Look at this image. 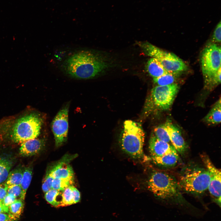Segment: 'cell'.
Instances as JSON below:
<instances>
[{
    "label": "cell",
    "mask_w": 221,
    "mask_h": 221,
    "mask_svg": "<svg viewBox=\"0 0 221 221\" xmlns=\"http://www.w3.org/2000/svg\"><path fill=\"white\" fill-rule=\"evenodd\" d=\"M42 124V117L34 112L3 118L0 121V138H8L14 142L21 143L37 138Z\"/></svg>",
    "instance_id": "cell-1"
},
{
    "label": "cell",
    "mask_w": 221,
    "mask_h": 221,
    "mask_svg": "<svg viewBox=\"0 0 221 221\" xmlns=\"http://www.w3.org/2000/svg\"><path fill=\"white\" fill-rule=\"evenodd\" d=\"M107 64L99 55L89 50L76 52L67 58L63 69L68 76L76 79H91L106 68Z\"/></svg>",
    "instance_id": "cell-2"
},
{
    "label": "cell",
    "mask_w": 221,
    "mask_h": 221,
    "mask_svg": "<svg viewBox=\"0 0 221 221\" xmlns=\"http://www.w3.org/2000/svg\"><path fill=\"white\" fill-rule=\"evenodd\" d=\"M148 187L155 196L161 200L181 205H188L181 195L178 181L166 173L157 171L152 173L148 180Z\"/></svg>",
    "instance_id": "cell-3"
},
{
    "label": "cell",
    "mask_w": 221,
    "mask_h": 221,
    "mask_svg": "<svg viewBox=\"0 0 221 221\" xmlns=\"http://www.w3.org/2000/svg\"><path fill=\"white\" fill-rule=\"evenodd\" d=\"M145 137V132L140 123L131 120H126L120 137L121 147L133 158H142L144 156Z\"/></svg>",
    "instance_id": "cell-4"
},
{
    "label": "cell",
    "mask_w": 221,
    "mask_h": 221,
    "mask_svg": "<svg viewBox=\"0 0 221 221\" xmlns=\"http://www.w3.org/2000/svg\"><path fill=\"white\" fill-rule=\"evenodd\" d=\"M210 180V174L206 169L189 165L182 170L178 182L180 189L198 195L208 189Z\"/></svg>",
    "instance_id": "cell-5"
},
{
    "label": "cell",
    "mask_w": 221,
    "mask_h": 221,
    "mask_svg": "<svg viewBox=\"0 0 221 221\" xmlns=\"http://www.w3.org/2000/svg\"><path fill=\"white\" fill-rule=\"evenodd\" d=\"M137 44L145 54L157 60L168 72L181 73L187 70L186 64L175 54L165 51L148 42H139Z\"/></svg>",
    "instance_id": "cell-6"
},
{
    "label": "cell",
    "mask_w": 221,
    "mask_h": 221,
    "mask_svg": "<svg viewBox=\"0 0 221 221\" xmlns=\"http://www.w3.org/2000/svg\"><path fill=\"white\" fill-rule=\"evenodd\" d=\"M179 89L176 83L170 85H157L151 92L147 106L149 111L162 112L171 107Z\"/></svg>",
    "instance_id": "cell-7"
},
{
    "label": "cell",
    "mask_w": 221,
    "mask_h": 221,
    "mask_svg": "<svg viewBox=\"0 0 221 221\" xmlns=\"http://www.w3.org/2000/svg\"><path fill=\"white\" fill-rule=\"evenodd\" d=\"M221 52L220 46L215 43L209 45L202 51L200 60L204 81L221 68Z\"/></svg>",
    "instance_id": "cell-8"
},
{
    "label": "cell",
    "mask_w": 221,
    "mask_h": 221,
    "mask_svg": "<svg viewBox=\"0 0 221 221\" xmlns=\"http://www.w3.org/2000/svg\"><path fill=\"white\" fill-rule=\"evenodd\" d=\"M69 105L62 108L57 113L52 122V130L56 147L62 145L67 140L68 130V115Z\"/></svg>",
    "instance_id": "cell-9"
},
{
    "label": "cell",
    "mask_w": 221,
    "mask_h": 221,
    "mask_svg": "<svg viewBox=\"0 0 221 221\" xmlns=\"http://www.w3.org/2000/svg\"><path fill=\"white\" fill-rule=\"evenodd\" d=\"M201 157L210 174V180L208 189L214 202L220 207L221 170L214 165L207 155H201Z\"/></svg>",
    "instance_id": "cell-10"
},
{
    "label": "cell",
    "mask_w": 221,
    "mask_h": 221,
    "mask_svg": "<svg viewBox=\"0 0 221 221\" xmlns=\"http://www.w3.org/2000/svg\"><path fill=\"white\" fill-rule=\"evenodd\" d=\"M76 157V155L64 156L47 171L54 178H74V172L69 162Z\"/></svg>",
    "instance_id": "cell-11"
},
{
    "label": "cell",
    "mask_w": 221,
    "mask_h": 221,
    "mask_svg": "<svg viewBox=\"0 0 221 221\" xmlns=\"http://www.w3.org/2000/svg\"><path fill=\"white\" fill-rule=\"evenodd\" d=\"M164 124L172 145L177 152L183 154L187 147L180 130L169 120L167 121Z\"/></svg>",
    "instance_id": "cell-12"
},
{
    "label": "cell",
    "mask_w": 221,
    "mask_h": 221,
    "mask_svg": "<svg viewBox=\"0 0 221 221\" xmlns=\"http://www.w3.org/2000/svg\"><path fill=\"white\" fill-rule=\"evenodd\" d=\"M149 149L152 157H159L167 153L177 151L172 145L159 139L153 133L150 138Z\"/></svg>",
    "instance_id": "cell-13"
},
{
    "label": "cell",
    "mask_w": 221,
    "mask_h": 221,
    "mask_svg": "<svg viewBox=\"0 0 221 221\" xmlns=\"http://www.w3.org/2000/svg\"><path fill=\"white\" fill-rule=\"evenodd\" d=\"M45 145V140L43 139L36 138L28 140L21 143L20 153L24 156L36 154L42 149Z\"/></svg>",
    "instance_id": "cell-14"
},
{
    "label": "cell",
    "mask_w": 221,
    "mask_h": 221,
    "mask_svg": "<svg viewBox=\"0 0 221 221\" xmlns=\"http://www.w3.org/2000/svg\"><path fill=\"white\" fill-rule=\"evenodd\" d=\"M61 207L66 206L79 202L80 194L79 190L73 185L70 186L62 192Z\"/></svg>",
    "instance_id": "cell-15"
},
{
    "label": "cell",
    "mask_w": 221,
    "mask_h": 221,
    "mask_svg": "<svg viewBox=\"0 0 221 221\" xmlns=\"http://www.w3.org/2000/svg\"><path fill=\"white\" fill-rule=\"evenodd\" d=\"M220 98L214 103L203 120L209 124L216 125L221 121V103Z\"/></svg>",
    "instance_id": "cell-16"
},
{
    "label": "cell",
    "mask_w": 221,
    "mask_h": 221,
    "mask_svg": "<svg viewBox=\"0 0 221 221\" xmlns=\"http://www.w3.org/2000/svg\"><path fill=\"white\" fill-rule=\"evenodd\" d=\"M179 156L177 151L166 153L161 156L152 157L156 164L164 167H172L177 163Z\"/></svg>",
    "instance_id": "cell-17"
},
{
    "label": "cell",
    "mask_w": 221,
    "mask_h": 221,
    "mask_svg": "<svg viewBox=\"0 0 221 221\" xmlns=\"http://www.w3.org/2000/svg\"><path fill=\"white\" fill-rule=\"evenodd\" d=\"M146 69L149 73L153 78L159 77L169 72L157 60L153 57L148 60Z\"/></svg>",
    "instance_id": "cell-18"
},
{
    "label": "cell",
    "mask_w": 221,
    "mask_h": 221,
    "mask_svg": "<svg viewBox=\"0 0 221 221\" xmlns=\"http://www.w3.org/2000/svg\"><path fill=\"white\" fill-rule=\"evenodd\" d=\"M63 191L52 188L45 193V199L52 206L56 207H61Z\"/></svg>",
    "instance_id": "cell-19"
},
{
    "label": "cell",
    "mask_w": 221,
    "mask_h": 221,
    "mask_svg": "<svg viewBox=\"0 0 221 221\" xmlns=\"http://www.w3.org/2000/svg\"><path fill=\"white\" fill-rule=\"evenodd\" d=\"M23 170L19 168L14 169L8 174L4 183L7 186L20 185L22 178Z\"/></svg>",
    "instance_id": "cell-20"
},
{
    "label": "cell",
    "mask_w": 221,
    "mask_h": 221,
    "mask_svg": "<svg viewBox=\"0 0 221 221\" xmlns=\"http://www.w3.org/2000/svg\"><path fill=\"white\" fill-rule=\"evenodd\" d=\"M181 73L169 72L159 77L153 78L154 83L157 85L163 86L173 84Z\"/></svg>",
    "instance_id": "cell-21"
},
{
    "label": "cell",
    "mask_w": 221,
    "mask_h": 221,
    "mask_svg": "<svg viewBox=\"0 0 221 221\" xmlns=\"http://www.w3.org/2000/svg\"><path fill=\"white\" fill-rule=\"evenodd\" d=\"M22 200H17L8 207V214L14 221L19 218L22 213L24 208Z\"/></svg>",
    "instance_id": "cell-22"
},
{
    "label": "cell",
    "mask_w": 221,
    "mask_h": 221,
    "mask_svg": "<svg viewBox=\"0 0 221 221\" xmlns=\"http://www.w3.org/2000/svg\"><path fill=\"white\" fill-rule=\"evenodd\" d=\"M32 176V169L31 167L25 168L23 170L22 178L20 184L22 190V200H24L26 191L30 183Z\"/></svg>",
    "instance_id": "cell-23"
},
{
    "label": "cell",
    "mask_w": 221,
    "mask_h": 221,
    "mask_svg": "<svg viewBox=\"0 0 221 221\" xmlns=\"http://www.w3.org/2000/svg\"><path fill=\"white\" fill-rule=\"evenodd\" d=\"M74 178H55L52 180V188L60 191H63L67 187L73 185Z\"/></svg>",
    "instance_id": "cell-24"
},
{
    "label": "cell",
    "mask_w": 221,
    "mask_h": 221,
    "mask_svg": "<svg viewBox=\"0 0 221 221\" xmlns=\"http://www.w3.org/2000/svg\"><path fill=\"white\" fill-rule=\"evenodd\" d=\"M221 68L211 77L204 81V88L206 90L211 91L221 83Z\"/></svg>",
    "instance_id": "cell-25"
},
{
    "label": "cell",
    "mask_w": 221,
    "mask_h": 221,
    "mask_svg": "<svg viewBox=\"0 0 221 221\" xmlns=\"http://www.w3.org/2000/svg\"><path fill=\"white\" fill-rule=\"evenodd\" d=\"M159 139L168 143H171L170 138L164 124L156 126L153 133Z\"/></svg>",
    "instance_id": "cell-26"
},
{
    "label": "cell",
    "mask_w": 221,
    "mask_h": 221,
    "mask_svg": "<svg viewBox=\"0 0 221 221\" xmlns=\"http://www.w3.org/2000/svg\"><path fill=\"white\" fill-rule=\"evenodd\" d=\"M11 167V164L9 161L0 159V184L7 179Z\"/></svg>",
    "instance_id": "cell-27"
},
{
    "label": "cell",
    "mask_w": 221,
    "mask_h": 221,
    "mask_svg": "<svg viewBox=\"0 0 221 221\" xmlns=\"http://www.w3.org/2000/svg\"><path fill=\"white\" fill-rule=\"evenodd\" d=\"M7 194L12 196L20 198L21 200L22 190L20 185H13L7 187Z\"/></svg>",
    "instance_id": "cell-28"
},
{
    "label": "cell",
    "mask_w": 221,
    "mask_h": 221,
    "mask_svg": "<svg viewBox=\"0 0 221 221\" xmlns=\"http://www.w3.org/2000/svg\"><path fill=\"white\" fill-rule=\"evenodd\" d=\"M54 178L50 173L47 170L45 177L43 180L42 186L43 192L46 193L52 189V184Z\"/></svg>",
    "instance_id": "cell-29"
},
{
    "label": "cell",
    "mask_w": 221,
    "mask_h": 221,
    "mask_svg": "<svg viewBox=\"0 0 221 221\" xmlns=\"http://www.w3.org/2000/svg\"><path fill=\"white\" fill-rule=\"evenodd\" d=\"M221 24L220 21L215 28L212 37V41L214 43H220L221 40Z\"/></svg>",
    "instance_id": "cell-30"
},
{
    "label": "cell",
    "mask_w": 221,
    "mask_h": 221,
    "mask_svg": "<svg viewBox=\"0 0 221 221\" xmlns=\"http://www.w3.org/2000/svg\"><path fill=\"white\" fill-rule=\"evenodd\" d=\"M17 200L16 199L8 194L6 195L1 203L3 206L7 207Z\"/></svg>",
    "instance_id": "cell-31"
},
{
    "label": "cell",
    "mask_w": 221,
    "mask_h": 221,
    "mask_svg": "<svg viewBox=\"0 0 221 221\" xmlns=\"http://www.w3.org/2000/svg\"><path fill=\"white\" fill-rule=\"evenodd\" d=\"M7 187L4 183L0 184V201L1 202L7 195Z\"/></svg>",
    "instance_id": "cell-32"
},
{
    "label": "cell",
    "mask_w": 221,
    "mask_h": 221,
    "mask_svg": "<svg viewBox=\"0 0 221 221\" xmlns=\"http://www.w3.org/2000/svg\"><path fill=\"white\" fill-rule=\"evenodd\" d=\"M0 221H14L8 214L5 213H0Z\"/></svg>",
    "instance_id": "cell-33"
},
{
    "label": "cell",
    "mask_w": 221,
    "mask_h": 221,
    "mask_svg": "<svg viewBox=\"0 0 221 221\" xmlns=\"http://www.w3.org/2000/svg\"><path fill=\"white\" fill-rule=\"evenodd\" d=\"M8 207L3 206L0 203V213H8Z\"/></svg>",
    "instance_id": "cell-34"
},
{
    "label": "cell",
    "mask_w": 221,
    "mask_h": 221,
    "mask_svg": "<svg viewBox=\"0 0 221 221\" xmlns=\"http://www.w3.org/2000/svg\"><path fill=\"white\" fill-rule=\"evenodd\" d=\"M0 203H1V201H0Z\"/></svg>",
    "instance_id": "cell-35"
}]
</instances>
